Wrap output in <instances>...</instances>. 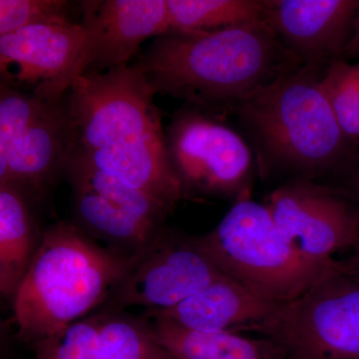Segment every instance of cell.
<instances>
[{
	"mask_svg": "<svg viewBox=\"0 0 359 359\" xmlns=\"http://www.w3.org/2000/svg\"><path fill=\"white\" fill-rule=\"evenodd\" d=\"M155 95L132 65L80 77L69 91L74 152L172 214L186 196L168 158Z\"/></svg>",
	"mask_w": 359,
	"mask_h": 359,
	"instance_id": "6da1fadb",
	"label": "cell"
},
{
	"mask_svg": "<svg viewBox=\"0 0 359 359\" xmlns=\"http://www.w3.org/2000/svg\"><path fill=\"white\" fill-rule=\"evenodd\" d=\"M132 66L155 94L221 117L302 65L263 20L211 32L168 30Z\"/></svg>",
	"mask_w": 359,
	"mask_h": 359,
	"instance_id": "7a4b0ae2",
	"label": "cell"
},
{
	"mask_svg": "<svg viewBox=\"0 0 359 359\" xmlns=\"http://www.w3.org/2000/svg\"><path fill=\"white\" fill-rule=\"evenodd\" d=\"M325 68L301 66L233 111L257 175L273 189L325 181L359 151L342 132L321 88Z\"/></svg>",
	"mask_w": 359,
	"mask_h": 359,
	"instance_id": "3957f363",
	"label": "cell"
},
{
	"mask_svg": "<svg viewBox=\"0 0 359 359\" xmlns=\"http://www.w3.org/2000/svg\"><path fill=\"white\" fill-rule=\"evenodd\" d=\"M132 257L102 247L76 224L48 226L13 299L18 339L33 346L94 313Z\"/></svg>",
	"mask_w": 359,
	"mask_h": 359,
	"instance_id": "277c9868",
	"label": "cell"
},
{
	"mask_svg": "<svg viewBox=\"0 0 359 359\" xmlns=\"http://www.w3.org/2000/svg\"><path fill=\"white\" fill-rule=\"evenodd\" d=\"M196 240L224 276L276 304L301 297L332 262L304 259L283 237L264 203L252 199L233 203L216 228Z\"/></svg>",
	"mask_w": 359,
	"mask_h": 359,
	"instance_id": "5b68a950",
	"label": "cell"
},
{
	"mask_svg": "<svg viewBox=\"0 0 359 359\" xmlns=\"http://www.w3.org/2000/svg\"><path fill=\"white\" fill-rule=\"evenodd\" d=\"M75 145L69 92L49 97L0 84V184L42 199L65 176Z\"/></svg>",
	"mask_w": 359,
	"mask_h": 359,
	"instance_id": "8992f818",
	"label": "cell"
},
{
	"mask_svg": "<svg viewBox=\"0 0 359 359\" xmlns=\"http://www.w3.org/2000/svg\"><path fill=\"white\" fill-rule=\"evenodd\" d=\"M257 332L282 347L285 359H359L358 280L332 259Z\"/></svg>",
	"mask_w": 359,
	"mask_h": 359,
	"instance_id": "52a82bcc",
	"label": "cell"
},
{
	"mask_svg": "<svg viewBox=\"0 0 359 359\" xmlns=\"http://www.w3.org/2000/svg\"><path fill=\"white\" fill-rule=\"evenodd\" d=\"M170 164L186 200L250 199L256 161L248 142L222 117L186 105L174 113L166 131Z\"/></svg>",
	"mask_w": 359,
	"mask_h": 359,
	"instance_id": "ba28073f",
	"label": "cell"
},
{
	"mask_svg": "<svg viewBox=\"0 0 359 359\" xmlns=\"http://www.w3.org/2000/svg\"><path fill=\"white\" fill-rule=\"evenodd\" d=\"M224 276L196 237L165 226L152 244L132 257L128 268L97 311L145 313L174 308Z\"/></svg>",
	"mask_w": 359,
	"mask_h": 359,
	"instance_id": "9c48e42d",
	"label": "cell"
},
{
	"mask_svg": "<svg viewBox=\"0 0 359 359\" xmlns=\"http://www.w3.org/2000/svg\"><path fill=\"white\" fill-rule=\"evenodd\" d=\"M283 238L304 259L325 264L359 241V211L327 184L299 181L273 189L264 198Z\"/></svg>",
	"mask_w": 359,
	"mask_h": 359,
	"instance_id": "30bf717a",
	"label": "cell"
},
{
	"mask_svg": "<svg viewBox=\"0 0 359 359\" xmlns=\"http://www.w3.org/2000/svg\"><path fill=\"white\" fill-rule=\"evenodd\" d=\"M88 68L87 32L80 21L29 26L0 35L1 83L58 97Z\"/></svg>",
	"mask_w": 359,
	"mask_h": 359,
	"instance_id": "8fae6325",
	"label": "cell"
},
{
	"mask_svg": "<svg viewBox=\"0 0 359 359\" xmlns=\"http://www.w3.org/2000/svg\"><path fill=\"white\" fill-rule=\"evenodd\" d=\"M264 20L302 66L342 58L359 0H263Z\"/></svg>",
	"mask_w": 359,
	"mask_h": 359,
	"instance_id": "7c38bea8",
	"label": "cell"
},
{
	"mask_svg": "<svg viewBox=\"0 0 359 359\" xmlns=\"http://www.w3.org/2000/svg\"><path fill=\"white\" fill-rule=\"evenodd\" d=\"M80 13L88 50L84 74L128 65L144 41L171 28L167 0L83 1Z\"/></svg>",
	"mask_w": 359,
	"mask_h": 359,
	"instance_id": "4fadbf2b",
	"label": "cell"
},
{
	"mask_svg": "<svg viewBox=\"0 0 359 359\" xmlns=\"http://www.w3.org/2000/svg\"><path fill=\"white\" fill-rule=\"evenodd\" d=\"M33 359H176L145 316L95 311L32 346Z\"/></svg>",
	"mask_w": 359,
	"mask_h": 359,
	"instance_id": "5bb4252c",
	"label": "cell"
},
{
	"mask_svg": "<svg viewBox=\"0 0 359 359\" xmlns=\"http://www.w3.org/2000/svg\"><path fill=\"white\" fill-rule=\"evenodd\" d=\"M280 306L224 276L174 308L144 313L166 318L194 332H257Z\"/></svg>",
	"mask_w": 359,
	"mask_h": 359,
	"instance_id": "9a60e30c",
	"label": "cell"
},
{
	"mask_svg": "<svg viewBox=\"0 0 359 359\" xmlns=\"http://www.w3.org/2000/svg\"><path fill=\"white\" fill-rule=\"evenodd\" d=\"M73 211L80 226L94 240L125 257L134 256L154 242L165 226L144 221L122 205L83 186L70 185Z\"/></svg>",
	"mask_w": 359,
	"mask_h": 359,
	"instance_id": "2e32d148",
	"label": "cell"
},
{
	"mask_svg": "<svg viewBox=\"0 0 359 359\" xmlns=\"http://www.w3.org/2000/svg\"><path fill=\"white\" fill-rule=\"evenodd\" d=\"M25 191L0 184V292L13 299L39 249V236Z\"/></svg>",
	"mask_w": 359,
	"mask_h": 359,
	"instance_id": "e0dca14e",
	"label": "cell"
},
{
	"mask_svg": "<svg viewBox=\"0 0 359 359\" xmlns=\"http://www.w3.org/2000/svg\"><path fill=\"white\" fill-rule=\"evenodd\" d=\"M148 318L156 339L176 359H285L273 340L250 339L238 332H199L158 316Z\"/></svg>",
	"mask_w": 359,
	"mask_h": 359,
	"instance_id": "ac0fdd59",
	"label": "cell"
},
{
	"mask_svg": "<svg viewBox=\"0 0 359 359\" xmlns=\"http://www.w3.org/2000/svg\"><path fill=\"white\" fill-rule=\"evenodd\" d=\"M172 30L211 32L264 20L263 0H167Z\"/></svg>",
	"mask_w": 359,
	"mask_h": 359,
	"instance_id": "d6986e66",
	"label": "cell"
},
{
	"mask_svg": "<svg viewBox=\"0 0 359 359\" xmlns=\"http://www.w3.org/2000/svg\"><path fill=\"white\" fill-rule=\"evenodd\" d=\"M65 177L69 185L83 186L149 223L165 226L167 217L171 215L150 196L104 173L74 151L66 166Z\"/></svg>",
	"mask_w": 359,
	"mask_h": 359,
	"instance_id": "ffe728a7",
	"label": "cell"
},
{
	"mask_svg": "<svg viewBox=\"0 0 359 359\" xmlns=\"http://www.w3.org/2000/svg\"><path fill=\"white\" fill-rule=\"evenodd\" d=\"M321 88L346 138L359 147V69L346 59L325 66Z\"/></svg>",
	"mask_w": 359,
	"mask_h": 359,
	"instance_id": "44dd1931",
	"label": "cell"
},
{
	"mask_svg": "<svg viewBox=\"0 0 359 359\" xmlns=\"http://www.w3.org/2000/svg\"><path fill=\"white\" fill-rule=\"evenodd\" d=\"M63 0H0V35L40 25L72 22Z\"/></svg>",
	"mask_w": 359,
	"mask_h": 359,
	"instance_id": "7402d4cb",
	"label": "cell"
},
{
	"mask_svg": "<svg viewBox=\"0 0 359 359\" xmlns=\"http://www.w3.org/2000/svg\"><path fill=\"white\" fill-rule=\"evenodd\" d=\"M347 198L359 211V151L339 170L321 182Z\"/></svg>",
	"mask_w": 359,
	"mask_h": 359,
	"instance_id": "603a6c76",
	"label": "cell"
},
{
	"mask_svg": "<svg viewBox=\"0 0 359 359\" xmlns=\"http://www.w3.org/2000/svg\"><path fill=\"white\" fill-rule=\"evenodd\" d=\"M359 58V13L353 21V32L347 42L342 59Z\"/></svg>",
	"mask_w": 359,
	"mask_h": 359,
	"instance_id": "cb8c5ba5",
	"label": "cell"
},
{
	"mask_svg": "<svg viewBox=\"0 0 359 359\" xmlns=\"http://www.w3.org/2000/svg\"><path fill=\"white\" fill-rule=\"evenodd\" d=\"M339 266L349 276L359 282V241L353 249V254L346 261H339Z\"/></svg>",
	"mask_w": 359,
	"mask_h": 359,
	"instance_id": "d4e9b609",
	"label": "cell"
},
{
	"mask_svg": "<svg viewBox=\"0 0 359 359\" xmlns=\"http://www.w3.org/2000/svg\"><path fill=\"white\" fill-rule=\"evenodd\" d=\"M356 65H358V69H359V60H358V62L356 63Z\"/></svg>",
	"mask_w": 359,
	"mask_h": 359,
	"instance_id": "484cf974",
	"label": "cell"
}]
</instances>
